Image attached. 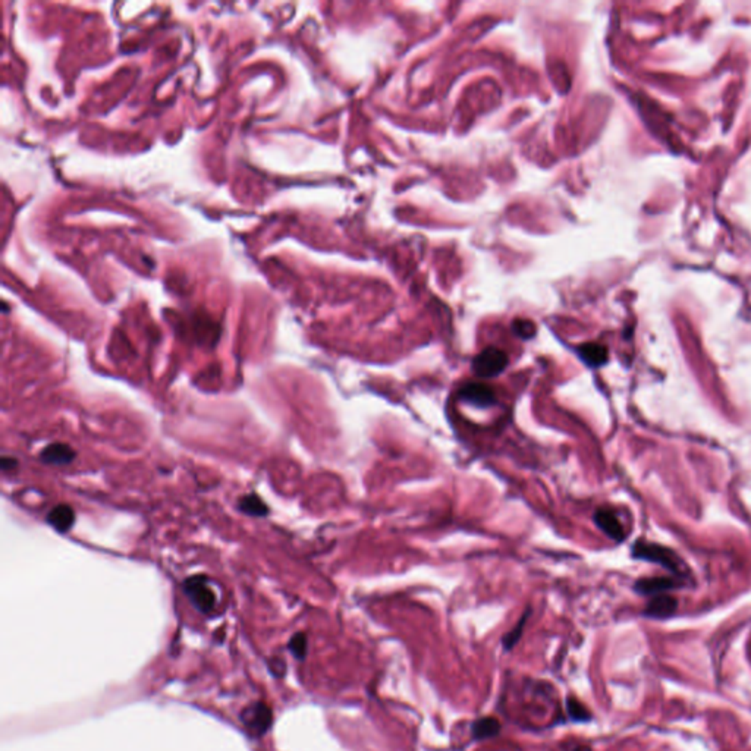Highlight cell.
Returning <instances> with one entry per match:
<instances>
[{"label":"cell","mask_w":751,"mask_h":751,"mask_svg":"<svg viewBox=\"0 0 751 751\" xmlns=\"http://www.w3.org/2000/svg\"><path fill=\"white\" fill-rule=\"evenodd\" d=\"M508 355L505 351L495 346H489L474 357L471 363L473 373L480 379H493L504 373L508 367Z\"/></svg>","instance_id":"6da1fadb"},{"label":"cell","mask_w":751,"mask_h":751,"mask_svg":"<svg viewBox=\"0 0 751 751\" xmlns=\"http://www.w3.org/2000/svg\"><path fill=\"white\" fill-rule=\"evenodd\" d=\"M633 554L637 559H644L649 562L659 563L662 565V567L671 570L675 574H681L684 571L682 562L680 561L677 554H675L671 549L659 546V544L640 541L634 546Z\"/></svg>","instance_id":"7a4b0ae2"},{"label":"cell","mask_w":751,"mask_h":751,"mask_svg":"<svg viewBox=\"0 0 751 751\" xmlns=\"http://www.w3.org/2000/svg\"><path fill=\"white\" fill-rule=\"evenodd\" d=\"M183 592L188 596L191 603L197 607L200 612L210 614L214 609L216 596H214V592L210 589L208 579H204V576L195 575L188 580H185Z\"/></svg>","instance_id":"3957f363"},{"label":"cell","mask_w":751,"mask_h":751,"mask_svg":"<svg viewBox=\"0 0 751 751\" xmlns=\"http://www.w3.org/2000/svg\"><path fill=\"white\" fill-rule=\"evenodd\" d=\"M241 721L249 732L254 735H263L271 725V712L263 703H256L247 707L241 715Z\"/></svg>","instance_id":"277c9868"},{"label":"cell","mask_w":751,"mask_h":751,"mask_svg":"<svg viewBox=\"0 0 751 751\" xmlns=\"http://www.w3.org/2000/svg\"><path fill=\"white\" fill-rule=\"evenodd\" d=\"M458 398L464 402H468V404L480 407V408L492 407L497 402L495 390L489 385L478 383V382H471V383L464 385L458 392Z\"/></svg>","instance_id":"5b68a950"},{"label":"cell","mask_w":751,"mask_h":751,"mask_svg":"<svg viewBox=\"0 0 751 751\" xmlns=\"http://www.w3.org/2000/svg\"><path fill=\"white\" fill-rule=\"evenodd\" d=\"M596 526L601 528L605 535L615 541H623L625 539V531L616 515L609 509H597L594 514Z\"/></svg>","instance_id":"8992f818"},{"label":"cell","mask_w":751,"mask_h":751,"mask_svg":"<svg viewBox=\"0 0 751 751\" xmlns=\"http://www.w3.org/2000/svg\"><path fill=\"white\" fill-rule=\"evenodd\" d=\"M77 453L67 443H52L46 446L40 453L41 462L47 465H68L71 464Z\"/></svg>","instance_id":"52a82bcc"},{"label":"cell","mask_w":751,"mask_h":751,"mask_svg":"<svg viewBox=\"0 0 751 751\" xmlns=\"http://www.w3.org/2000/svg\"><path fill=\"white\" fill-rule=\"evenodd\" d=\"M580 360L590 368H598L607 363V350L598 344H583L576 348Z\"/></svg>","instance_id":"ba28073f"},{"label":"cell","mask_w":751,"mask_h":751,"mask_svg":"<svg viewBox=\"0 0 751 751\" xmlns=\"http://www.w3.org/2000/svg\"><path fill=\"white\" fill-rule=\"evenodd\" d=\"M47 522L54 530L65 535V533H68L74 527V522H75L74 509L69 505H65V504L56 505L49 513Z\"/></svg>","instance_id":"9c48e42d"},{"label":"cell","mask_w":751,"mask_h":751,"mask_svg":"<svg viewBox=\"0 0 751 751\" xmlns=\"http://www.w3.org/2000/svg\"><path fill=\"white\" fill-rule=\"evenodd\" d=\"M677 606H678V603L672 596L658 594V596L653 597L650 601V603L647 605L646 615L650 616V618H658V619L668 618L675 612Z\"/></svg>","instance_id":"30bf717a"},{"label":"cell","mask_w":751,"mask_h":751,"mask_svg":"<svg viewBox=\"0 0 751 751\" xmlns=\"http://www.w3.org/2000/svg\"><path fill=\"white\" fill-rule=\"evenodd\" d=\"M675 585L677 584H675L673 580L671 579H646V580H640L636 584V590L640 594L658 596L673 589Z\"/></svg>","instance_id":"8fae6325"},{"label":"cell","mask_w":751,"mask_h":751,"mask_svg":"<svg viewBox=\"0 0 751 751\" xmlns=\"http://www.w3.org/2000/svg\"><path fill=\"white\" fill-rule=\"evenodd\" d=\"M238 508L241 513L249 517H266L269 514V508L263 502V499L257 495H245L238 502Z\"/></svg>","instance_id":"7c38bea8"},{"label":"cell","mask_w":751,"mask_h":751,"mask_svg":"<svg viewBox=\"0 0 751 751\" xmlns=\"http://www.w3.org/2000/svg\"><path fill=\"white\" fill-rule=\"evenodd\" d=\"M500 731V724L495 717H482L473 725V737L475 739H484L496 737Z\"/></svg>","instance_id":"4fadbf2b"},{"label":"cell","mask_w":751,"mask_h":751,"mask_svg":"<svg viewBox=\"0 0 751 751\" xmlns=\"http://www.w3.org/2000/svg\"><path fill=\"white\" fill-rule=\"evenodd\" d=\"M567 709H568L570 717L575 722H585L590 719L589 710H587L585 707L580 702H576L575 699H568Z\"/></svg>","instance_id":"5bb4252c"},{"label":"cell","mask_w":751,"mask_h":751,"mask_svg":"<svg viewBox=\"0 0 751 751\" xmlns=\"http://www.w3.org/2000/svg\"><path fill=\"white\" fill-rule=\"evenodd\" d=\"M513 330L518 337H522V339H531L536 335V326L530 320H515L513 324Z\"/></svg>","instance_id":"9a60e30c"},{"label":"cell","mask_w":751,"mask_h":751,"mask_svg":"<svg viewBox=\"0 0 751 751\" xmlns=\"http://www.w3.org/2000/svg\"><path fill=\"white\" fill-rule=\"evenodd\" d=\"M528 615H530V612L527 611L526 615L519 619L518 625H517L513 631H509V633L505 636V638H504V646H505L506 650L513 649L514 644L519 640V637H521V634H522V629H524V625H526V621H527Z\"/></svg>","instance_id":"2e32d148"},{"label":"cell","mask_w":751,"mask_h":751,"mask_svg":"<svg viewBox=\"0 0 751 751\" xmlns=\"http://www.w3.org/2000/svg\"><path fill=\"white\" fill-rule=\"evenodd\" d=\"M289 649L295 655L298 659H302L304 656H306V651H307V638L304 634H297L293 636L291 643H289Z\"/></svg>","instance_id":"e0dca14e"},{"label":"cell","mask_w":751,"mask_h":751,"mask_svg":"<svg viewBox=\"0 0 751 751\" xmlns=\"http://www.w3.org/2000/svg\"><path fill=\"white\" fill-rule=\"evenodd\" d=\"M0 467H2L3 471H12L18 467V461L12 458V456H3L2 462H0Z\"/></svg>","instance_id":"ac0fdd59"}]
</instances>
